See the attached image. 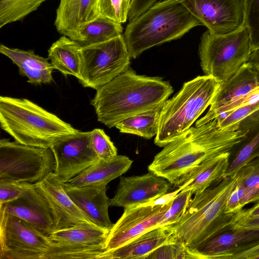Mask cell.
Masks as SVG:
<instances>
[{
  "mask_svg": "<svg viewBox=\"0 0 259 259\" xmlns=\"http://www.w3.org/2000/svg\"><path fill=\"white\" fill-rule=\"evenodd\" d=\"M245 134L239 130H223L214 119L191 126L164 147L148 169L175 185L183 176L203 162L229 152Z\"/></svg>",
  "mask_w": 259,
  "mask_h": 259,
  "instance_id": "1",
  "label": "cell"
},
{
  "mask_svg": "<svg viewBox=\"0 0 259 259\" xmlns=\"http://www.w3.org/2000/svg\"><path fill=\"white\" fill-rule=\"evenodd\" d=\"M173 91L161 77L139 75L130 67L98 89L91 104L98 120L110 128L124 119L162 107Z\"/></svg>",
  "mask_w": 259,
  "mask_h": 259,
  "instance_id": "2",
  "label": "cell"
},
{
  "mask_svg": "<svg viewBox=\"0 0 259 259\" xmlns=\"http://www.w3.org/2000/svg\"><path fill=\"white\" fill-rule=\"evenodd\" d=\"M237 182L236 175L226 177L195 194L182 217L169 225L174 237L193 248L211 236L232 227L237 212L227 213L225 207Z\"/></svg>",
  "mask_w": 259,
  "mask_h": 259,
  "instance_id": "3",
  "label": "cell"
},
{
  "mask_svg": "<svg viewBox=\"0 0 259 259\" xmlns=\"http://www.w3.org/2000/svg\"><path fill=\"white\" fill-rule=\"evenodd\" d=\"M200 22L179 0L158 1L130 21L123 33L131 58L145 51L181 37Z\"/></svg>",
  "mask_w": 259,
  "mask_h": 259,
  "instance_id": "4",
  "label": "cell"
},
{
  "mask_svg": "<svg viewBox=\"0 0 259 259\" xmlns=\"http://www.w3.org/2000/svg\"><path fill=\"white\" fill-rule=\"evenodd\" d=\"M0 124L15 141L48 148L62 137L77 133L56 115L27 99L0 97Z\"/></svg>",
  "mask_w": 259,
  "mask_h": 259,
  "instance_id": "5",
  "label": "cell"
},
{
  "mask_svg": "<svg viewBox=\"0 0 259 259\" xmlns=\"http://www.w3.org/2000/svg\"><path fill=\"white\" fill-rule=\"evenodd\" d=\"M220 84L206 75L185 82L161 109L154 144L163 147L188 130L210 105Z\"/></svg>",
  "mask_w": 259,
  "mask_h": 259,
  "instance_id": "6",
  "label": "cell"
},
{
  "mask_svg": "<svg viewBox=\"0 0 259 259\" xmlns=\"http://www.w3.org/2000/svg\"><path fill=\"white\" fill-rule=\"evenodd\" d=\"M251 53L250 35L246 26L224 34H212L207 30L201 37L198 50L204 74L221 83L247 63Z\"/></svg>",
  "mask_w": 259,
  "mask_h": 259,
  "instance_id": "7",
  "label": "cell"
},
{
  "mask_svg": "<svg viewBox=\"0 0 259 259\" xmlns=\"http://www.w3.org/2000/svg\"><path fill=\"white\" fill-rule=\"evenodd\" d=\"M131 58L123 34L82 47L78 81L83 87L97 90L127 70Z\"/></svg>",
  "mask_w": 259,
  "mask_h": 259,
  "instance_id": "8",
  "label": "cell"
},
{
  "mask_svg": "<svg viewBox=\"0 0 259 259\" xmlns=\"http://www.w3.org/2000/svg\"><path fill=\"white\" fill-rule=\"evenodd\" d=\"M56 169L50 147L28 146L7 139L0 140V179L39 183Z\"/></svg>",
  "mask_w": 259,
  "mask_h": 259,
  "instance_id": "9",
  "label": "cell"
},
{
  "mask_svg": "<svg viewBox=\"0 0 259 259\" xmlns=\"http://www.w3.org/2000/svg\"><path fill=\"white\" fill-rule=\"evenodd\" d=\"M0 258L43 259L47 236L23 220L0 208Z\"/></svg>",
  "mask_w": 259,
  "mask_h": 259,
  "instance_id": "10",
  "label": "cell"
},
{
  "mask_svg": "<svg viewBox=\"0 0 259 259\" xmlns=\"http://www.w3.org/2000/svg\"><path fill=\"white\" fill-rule=\"evenodd\" d=\"M179 1L212 34H227L245 26V0Z\"/></svg>",
  "mask_w": 259,
  "mask_h": 259,
  "instance_id": "11",
  "label": "cell"
},
{
  "mask_svg": "<svg viewBox=\"0 0 259 259\" xmlns=\"http://www.w3.org/2000/svg\"><path fill=\"white\" fill-rule=\"evenodd\" d=\"M90 132H80L60 139L51 147L56 160L54 174L65 183L99 162L90 141Z\"/></svg>",
  "mask_w": 259,
  "mask_h": 259,
  "instance_id": "12",
  "label": "cell"
},
{
  "mask_svg": "<svg viewBox=\"0 0 259 259\" xmlns=\"http://www.w3.org/2000/svg\"><path fill=\"white\" fill-rule=\"evenodd\" d=\"M171 203L165 205L141 204L125 208L123 214L109 232L105 251L117 248L158 227Z\"/></svg>",
  "mask_w": 259,
  "mask_h": 259,
  "instance_id": "13",
  "label": "cell"
},
{
  "mask_svg": "<svg viewBox=\"0 0 259 259\" xmlns=\"http://www.w3.org/2000/svg\"><path fill=\"white\" fill-rule=\"evenodd\" d=\"M259 244V228L232 227L191 248L200 259H233Z\"/></svg>",
  "mask_w": 259,
  "mask_h": 259,
  "instance_id": "14",
  "label": "cell"
},
{
  "mask_svg": "<svg viewBox=\"0 0 259 259\" xmlns=\"http://www.w3.org/2000/svg\"><path fill=\"white\" fill-rule=\"evenodd\" d=\"M172 185L166 179L149 171L145 175L121 177L110 206L125 208L152 201L167 193Z\"/></svg>",
  "mask_w": 259,
  "mask_h": 259,
  "instance_id": "15",
  "label": "cell"
},
{
  "mask_svg": "<svg viewBox=\"0 0 259 259\" xmlns=\"http://www.w3.org/2000/svg\"><path fill=\"white\" fill-rule=\"evenodd\" d=\"M35 185L53 211L55 222V231L79 225H93L68 196L64 183L54 172L50 174Z\"/></svg>",
  "mask_w": 259,
  "mask_h": 259,
  "instance_id": "16",
  "label": "cell"
},
{
  "mask_svg": "<svg viewBox=\"0 0 259 259\" xmlns=\"http://www.w3.org/2000/svg\"><path fill=\"white\" fill-rule=\"evenodd\" d=\"M0 208L23 220L47 236L55 231L53 211L35 184L17 199L0 204Z\"/></svg>",
  "mask_w": 259,
  "mask_h": 259,
  "instance_id": "17",
  "label": "cell"
},
{
  "mask_svg": "<svg viewBox=\"0 0 259 259\" xmlns=\"http://www.w3.org/2000/svg\"><path fill=\"white\" fill-rule=\"evenodd\" d=\"M70 198L93 225L109 231L113 226L109 218L107 185L70 187L64 184Z\"/></svg>",
  "mask_w": 259,
  "mask_h": 259,
  "instance_id": "18",
  "label": "cell"
},
{
  "mask_svg": "<svg viewBox=\"0 0 259 259\" xmlns=\"http://www.w3.org/2000/svg\"><path fill=\"white\" fill-rule=\"evenodd\" d=\"M175 238L169 225L159 226L117 248L105 251L99 259H145L157 248Z\"/></svg>",
  "mask_w": 259,
  "mask_h": 259,
  "instance_id": "19",
  "label": "cell"
},
{
  "mask_svg": "<svg viewBox=\"0 0 259 259\" xmlns=\"http://www.w3.org/2000/svg\"><path fill=\"white\" fill-rule=\"evenodd\" d=\"M237 130L245 136L229 152L225 177L234 176L251 160L259 158V109L243 119Z\"/></svg>",
  "mask_w": 259,
  "mask_h": 259,
  "instance_id": "20",
  "label": "cell"
},
{
  "mask_svg": "<svg viewBox=\"0 0 259 259\" xmlns=\"http://www.w3.org/2000/svg\"><path fill=\"white\" fill-rule=\"evenodd\" d=\"M98 16V0H61L54 25L59 33L72 39L82 26Z\"/></svg>",
  "mask_w": 259,
  "mask_h": 259,
  "instance_id": "21",
  "label": "cell"
},
{
  "mask_svg": "<svg viewBox=\"0 0 259 259\" xmlns=\"http://www.w3.org/2000/svg\"><path fill=\"white\" fill-rule=\"evenodd\" d=\"M259 86V76L247 62L226 81L221 83L208 111H212L247 95Z\"/></svg>",
  "mask_w": 259,
  "mask_h": 259,
  "instance_id": "22",
  "label": "cell"
},
{
  "mask_svg": "<svg viewBox=\"0 0 259 259\" xmlns=\"http://www.w3.org/2000/svg\"><path fill=\"white\" fill-rule=\"evenodd\" d=\"M0 53L16 65L19 74L28 78L27 82L34 84L50 83L53 81L54 69L49 59L35 54L33 50H23L0 46Z\"/></svg>",
  "mask_w": 259,
  "mask_h": 259,
  "instance_id": "23",
  "label": "cell"
},
{
  "mask_svg": "<svg viewBox=\"0 0 259 259\" xmlns=\"http://www.w3.org/2000/svg\"><path fill=\"white\" fill-rule=\"evenodd\" d=\"M229 152L203 162L182 177L174 187L177 189H191L194 195L204 191L225 177Z\"/></svg>",
  "mask_w": 259,
  "mask_h": 259,
  "instance_id": "24",
  "label": "cell"
},
{
  "mask_svg": "<svg viewBox=\"0 0 259 259\" xmlns=\"http://www.w3.org/2000/svg\"><path fill=\"white\" fill-rule=\"evenodd\" d=\"M132 163L130 158L121 155L106 161L100 160L64 184L70 187L107 185L126 172Z\"/></svg>",
  "mask_w": 259,
  "mask_h": 259,
  "instance_id": "25",
  "label": "cell"
},
{
  "mask_svg": "<svg viewBox=\"0 0 259 259\" xmlns=\"http://www.w3.org/2000/svg\"><path fill=\"white\" fill-rule=\"evenodd\" d=\"M82 47L76 41L63 35L48 50V59L54 69L79 80L81 69Z\"/></svg>",
  "mask_w": 259,
  "mask_h": 259,
  "instance_id": "26",
  "label": "cell"
},
{
  "mask_svg": "<svg viewBox=\"0 0 259 259\" xmlns=\"http://www.w3.org/2000/svg\"><path fill=\"white\" fill-rule=\"evenodd\" d=\"M109 231L92 224H82L53 232L49 236L53 242L87 246H104Z\"/></svg>",
  "mask_w": 259,
  "mask_h": 259,
  "instance_id": "27",
  "label": "cell"
},
{
  "mask_svg": "<svg viewBox=\"0 0 259 259\" xmlns=\"http://www.w3.org/2000/svg\"><path fill=\"white\" fill-rule=\"evenodd\" d=\"M122 34L121 24L99 15L82 26L71 39L82 47L103 42Z\"/></svg>",
  "mask_w": 259,
  "mask_h": 259,
  "instance_id": "28",
  "label": "cell"
},
{
  "mask_svg": "<svg viewBox=\"0 0 259 259\" xmlns=\"http://www.w3.org/2000/svg\"><path fill=\"white\" fill-rule=\"evenodd\" d=\"M162 107L124 119L118 122L115 127L122 133L133 134L147 139H151L157 134Z\"/></svg>",
  "mask_w": 259,
  "mask_h": 259,
  "instance_id": "29",
  "label": "cell"
},
{
  "mask_svg": "<svg viewBox=\"0 0 259 259\" xmlns=\"http://www.w3.org/2000/svg\"><path fill=\"white\" fill-rule=\"evenodd\" d=\"M105 251L104 246H87L51 241L43 259H99Z\"/></svg>",
  "mask_w": 259,
  "mask_h": 259,
  "instance_id": "30",
  "label": "cell"
},
{
  "mask_svg": "<svg viewBox=\"0 0 259 259\" xmlns=\"http://www.w3.org/2000/svg\"><path fill=\"white\" fill-rule=\"evenodd\" d=\"M238 184L244 190L241 201L245 205L259 201V158H256L242 167L236 174Z\"/></svg>",
  "mask_w": 259,
  "mask_h": 259,
  "instance_id": "31",
  "label": "cell"
},
{
  "mask_svg": "<svg viewBox=\"0 0 259 259\" xmlns=\"http://www.w3.org/2000/svg\"><path fill=\"white\" fill-rule=\"evenodd\" d=\"M47 0H0V28L20 20Z\"/></svg>",
  "mask_w": 259,
  "mask_h": 259,
  "instance_id": "32",
  "label": "cell"
},
{
  "mask_svg": "<svg viewBox=\"0 0 259 259\" xmlns=\"http://www.w3.org/2000/svg\"><path fill=\"white\" fill-rule=\"evenodd\" d=\"M145 258L200 259L191 248L176 238L157 248Z\"/></svg>",
  "mask_w": 259,
  "mask_h": 259,
  "instance_id": "33",
  "label": "cell"
},
{
  "mask_svg": "<svg viewBox=\"0 0 259 259\" xmlns=\"http://www.w3.org/2000/svg\"><path fill=\"white\" fill-rule=\"evenodd\" d=\"M132 0H98L99 15L122 24L128 19Z\"/></svg>",
  "mask_w": 259,
  "mask_h": 259,
  "instance_id": "34",
  "label": "cell"
},
{
  "mask_svg": "<svg viewBox=\"0 0 259 259\" xmlns=\"http://www.w3.org/2000/svg\"><path fill=\"white\" fill-rule=\"evenodd\" d=\"M193 195L191 189H182L172 200L158 226L171 225L177 222L186 211Z\"/></svg>",
  "mask_w": 259,
  "mask_h": 259,
  "instance_id": "35",
  "label": "cell"
},
{
  "mask_svg": "<svg viewBox=\"0 0 259 259\" xmlns=\"http://www.w3.org/2000/svg\"><path fill=\"white\" fill-rule=\"evenodd\" d=\"M90 141L93 150L99 159L106 161L117 155L116 147L103 130L95 128L90 131Z\"/></svg>",
  "mask_w": 259,
  "mask_h": 259,
  "instance_id": "36",
  "label": "cell"
},
{
  "mask_svg": "<svg viewBox=\"0 0 259 259\" xmlns=\"http://www.w3.org/2000/svg\"><path fill=\"white\" fill-rule=\"evenodd\" d=\"M245 18L252 52L259 50V0H245Z\"/></svg>",
  "mask_w": 259,
  "mask_h": 259,
  "instance_id": "37",
  "label": "cell"
},
{
  "mask_svg": "<svg viewBox=\"0 0 259 259\" xmlns=\"http://www.w3.org/2000/svg\"><path fill=\"white\" fill-rule=\"evenodd\" d=\"M259 109V102L245 105L231 111L223 113L215 119L223 130H237L238 124L247 116Z\"/></svg>",
  "mask_w": 259,
  "mask_h": 259,
  "instance_id": "38",
  "label": "cell"
},
{
  "mask_svg": "<svg viewBox=\"0 0 259 259\" xmlns=\"http://www.w3.org/2000/svg\"><path fill=\"white\" fill-rule=\"evenodd\" d=\"M33 185L10 179H0V204L17 199Z\"/></svg>",
  "mask_w": 259,
  "mask_h": 259,
  "instance_id": "39",
  "label": "cell"
},
{
  "mask_svg": "<svg viewBox=\"0 0 259 259\" xmlns=\"http://www.w3.org/2000/svg\"><path fill=\"white\" fill-rule=\"evenodd\" d=\"M243 196L244 190L237 183L227 200L225 212L227 213H235L241 210V201Z\"/></svg>",
  "mask_w": 259,
  "mask_h": 259,
  "instance_id": "40",
  "label": "cell"
},
{
  "mask_svg": "<svg viewBox=\"0 0 259 259\" xmlns=\"http://www.w3.org/2000/svg\"><path fill=\"white\" fill-rule=\"evenodd\" d=\"M233 227L247 229L259 228V216L249 217L242 209L236 214Z\"/></svg>",
  "mask_w": 259,
  "mask_h": 259,
  "instance_id": "41",
  "label": "cell"
},
{
  "mask_svg": "<svg viewBox=\"0 0 259 259\" xmlns=\"http://www.w3.org/2000/svg\"><path fill=\"white\" fill-rule=\"evenodd\" d=\"M158 0H132L128 20L131 21L145 12Z\"/></svg>",
  "mask_w": 259,
  "mask_h": 259,
  "instance_id": "42",
  "label": "cell"
},
{
  "mask_svg": "<svg viewBox=\"0 0 259 259\" xmlns=\"http://www.w3.org/2000/svg\"><path fill=\"white\" fill-rule=\"evenodd\" d=\"M182 190L178 188L176 190L163 194L157 198L146 203L143 204L152 206L157 205H165L170 203L175 196Z\"/></svg>",
  "mask_w": 259,
  "mask_h": 259,
  "instance_id": "43",
  "label": "cell"
},
{
  "mask_svg": "<svg viewBox=\"0 0 259 259\" xmlns=\"http://www.w3.org/2000/svg\"><path fill=\"white\" fill-rule=\"evenodd\" d=\"M259 255V244L235 255L233 259H254L255 257Z\"/></svg>",
  "mask_w": 259,
  "mask_h": 259,
  "instance_id": "44",
  "label": "cell"
},
{
  "mask_svg": "<svg viewBox=\"0 0 259 259\" xmlns=\"http://www.w3.org/2000/svg\"><path fill=\"white\" fill-rule=\"evenodd\" d=\"M248 62L254 66L259 76V50L252 51L250 53Z\"/></svg>",
  "mask_w": 259,
  "mask_h": 259,
  "instance_id": "45",
  "label": "cell"
},
{
  "mask_svg": "<svg viewBox=\"0 0 259 259\" xmlns=\"http://www.w3.org/2000/svg\"><path fill=\"white\" fill-rule=\"evenodd\" d=\"M251 208L244 209L246 214L249 217L259 216V201Z\"/></svg>",
  "mask_w": 259,
  "mask_h": 259,
  "instance_id": "46",
  "label": "cell"
},
{
  "mask_svg": "<svg viewBox=\"0 0 259 259\" xmlns=\"http://www.w3.org/2000/svg\"><path fill=\"white\" fill-rule=\"evenodd\" d=\"M254 259H259V255L255 257Z\"/></svg>",
  "mask_w": 259,
  "mask_h": 259,
  "instance_id": "47",
  "label": "cell"
}]
</instances>
